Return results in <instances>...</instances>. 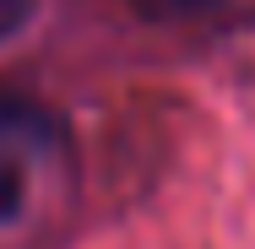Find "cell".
Returning <instances> with one entry per match:
<instances>
[{"mask_svg":"<svg viewBox=\"0 0 255 249\" xmlns=\"http://www.w3.org/2000/svg\"><path fill=\"white\" fill-rule=\"evenodd\" d=\"M33 11H38V0H0V44L16 38V33L33 22Z\"/></svg>","mask_w":255,"mask_h":249,"instance_id":"cell-3","label":"cell"},{"mask_svg":"<svg viewBox=\"0 0 255 249\" xmlns=\"http://www.w3.org/2000/svg\"><path fill=\"white\" fill-rule=\"evenodd\" d=\"M141 16H152V22H185V16H201L212 5H223V0H130Z\"/></svg>","mask_w":255,"mask_h":249,"instance_id":"cell-2","label":"cell"},{"mask_svg":"<svg viewBox=\"0 0 255 249\" xmlns=\"http://www.w3.org/2000/svg\"><path fill=\"white\" fill-rule=\"evenodd\" d=\"M65 152V130L49 108L27 98H0V228L22 222L38 195V179Z\"/></svg>","mask_w":255,"mask_h":249,"instance_id":"cell-1","label":"cell"}]
</instances>
